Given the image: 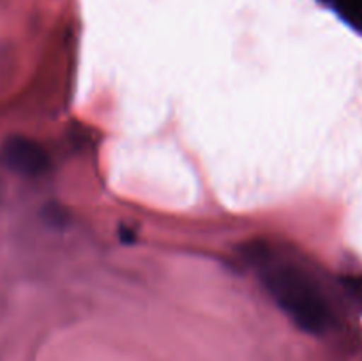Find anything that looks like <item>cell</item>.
Instances as JSON below:
<instances>
[{
    "label": "cell",
    "mask_w": 362,
    "mask_h": 361,
    "mask_svg": "<svg viewBox=\"0 0 362 361\" xmlns=\"http://www.w3.org/2000/svg\"><path fill=\"white\" fill-rule=\"evenodd\" d=\"M4 158L11 168L23 173H37L45 166V154L25 138H11L4 147Z\"/></svg>",
    "instance_id": "1"
}]
</instances>
